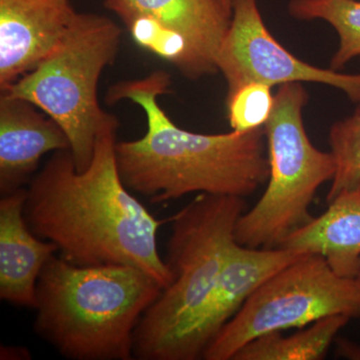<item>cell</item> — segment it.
<instances>
[{
	"label": "cell",
	"instance_id": "cell-14",
	"mask_svg": "<svg viewBox=\"0 0 360 360\" xmlns=\"http://www.w3.org/2000/svg\"><path fill=\"white\" fill-rule=\"evenodd\" d=\"M277 248L321 255L336 274L355 278L360 266V193L340 194Z\"/></svg>",
	"mask_w": 360,
	"mask_h": 360
},
{
	"label": "cell",
	"instance_id": "cell-10",
	"mask_svg": "<svg viewBox=\"0 0 360 360\" xmlns=\"http://www.w3.org/2000/svg\"><path fill=\"white\" fill-rule=\"evenodd\" d=\"M302 255L284 248H250L234 243L210 300L182 342L177 360L202 359L210 342L258 286Z\"/></svg>",
	"mask_w": 360,
	"mask_h": 360
},
{
	"label": "cell",
	"instance_id": "cell-7",
	"mask_svg": "<svg viewBox=\"0 0 360 360\" xmlns=\"http://www.w3.org/2000/svg\"><path fill=\"white\" fill-rule=\"evenodd\" d=\"M333 315L360 317L359 283L336 274L321 255L302 253L258 286L210 342L202 359L232 360L259 336L302 329Z\"/></svg>",
	"mask_w": 360,
	"mask_h": 360
},
{
	"label": "cell",
	"instance_id": "cell-16",
	"mask_svg": "<svg viewBox=\"0 0 360 360\" xmlns=\"http://www.w3.org/2000/svg\"><path fill=\"white\" fill-rule=\"evenodd\" d=\"M288 11L296 20H322L335 27L340 47L331 59V70H340L348 61L360 56V1L291 0Z\"/></svg>",
	"mask_w": 360,
	"mask_h": 360
},
{
	"label": "cell",
	"instance_id": "cell-4",
	"mask_svg": "<svg viewBox=\"0 0 360 360\" xmlns=\"http://www.w3.org/2000/svg\"><path fill=\"white\" fill-rule=\"evenodd\" d=\"M245 208L243 198L200 193L170 217L165 262L172 281L137 326L135 359L177 360L236 243V227Z\"/></svg>",
	"mask_w": 360,
	"mask_h": 360
},
{
	"label": "cell",
	"instance_id": "cell-13",
	"mask_svg": "<svg viewBox=\"0 0 360 360\" xmlns=\"http://www.w3.org/2000/svg\"><path fill=\"white\" fill-rule=\"evenodd\" d=\"M26 188L1 196L0 200V298L35 309L37 285L58 246L35 236L25 219Z\"/></svg>",
	"mask_w": 360,
	"mask_h": 360
},
{
	"label": "cell",
	"instance_id": "cell-8",
	"mask_svg": "<svg viewBox=\"0 0 360 360\" xmlns=\"http://www.w3.org/2000/svg\"><path fill=\"white\" fill-rule=\"evenodd\" d=\"M217 68L226 80V98L252 82L271 87L316 82L342 90L350 101L360 103V75L324 70L295 58L267 30L257 0H232L231 25L220 47Z\"/></svg>",
	"mask_w": 360,
	"mask_h": 360
},
{
	"label": "cell",
	"instance_id": "cell-2",
	"mask_svg": "<svg viewBox=\"0 0 360 360\" xmlns=\"http://www.w3.org/2000/svg\"><path fill=\"white\" fill-rule=\"evenodd\" d=\"M172 77L156 70L139 79L111 85L105 103L130 101L144 111L146 134L117 141L115 158L125 186L151 203L198 193L245 198L269 180L264 127L229 134H201L180 129L161 108Z\"/></svg>",
	"mask_w": 360,
	"mask_h": 360
},
{
	"label": "cell",
	"instance_id": "cell-15",
	"mask_svg": "<svg viewBox=\"0 0 360 360\" xmlns=\"http://www.w3.org/2000/svg\"><path fill=\"white\" fill-rule=\"evenodd\" d=\"M350 317L333 315L283 336L281 331L266 333L239 349L232 360H319L328 354L331 343Z\"/></svg>",
	"mask_w": 360,
	"mask_h": 360
},
{
	"label": "cell",
	"instance_id": "cell-21",
	"mask_svg": "<svg viewBox=\"0 0 360 360\" xmlns=\"http://www.w3.org/2000/svg\"><path fill=\"white\" fill-rule=\"evenodd\" d=\"M355 281H356L357 283H359V288H360V266H359V272H357L356 276H355Z\"/></svg>",
	"mask_w": 360,
	"mask_h": 360
},
{
	"label": "cell",
	"instance_id": "cell-9",
	"mask_svg": "<svg viewBox=\"0 0 360 360\" xmlns=\"http://www.w3.org/2000/svg\"><path fill=\"white\" fill-rule=\"evenodd\" d=\"M104 6L124 25L148 18L182 37L184 77L198 79L219 71L217 58L231 20L219 0H105Z\"/></svg>",
	"mask_w": 360,
	"mask_h": 360
},
{
	"label": "cell",
	"instance_id": "cell-5",
	"mask_svg": "<svg viewBox=\"0 0 360 360\" xmlns=\"http://www.w3.org/2000/svg\"><path fill=\"white\" fill-rule=\"evenodd\" d=\"M122 34L106 16L77 13L51 53L1 91L30 101L58 123L78 172L89 167L101 132L117 122L101 108L97 87L103 71L115 63Z\"/></svg>",
	"mask_w": 360,
	"mask_h": 360
},
{
	"label": "cell",
	"instance_id": "cell-17",
	"mask_svg": "<svg viewBox=\"0 0 360 360\" xmlns=\"http://www.w3.org/2000/svg\"><path fill=\"white\" fill-rule=\"evenodd\" d=\"M329 144L336 169L326 198L328 203L340 194L360 193V108L331 127Z\"/></svg>",
	"mask_w": 360,
	"mask_h": 360
},
{
	"label": "cell",
	"instance_id": "cell-12",
	"mask_svg": "<svg viewBox=\"0 0 360 360\" xmlns=\"http://www.w3.org/2000/svg\"><path fill=\"white\" fill-rule=\"evenodd\" d=\"M70 149L63 129L26 101L1 92L0 96V193L25 188L42 156Z\"/></svg>",
	"mask_w": 360,
	"mask_h": 360
},
{
	"label": "cell",
	"instance_id": "cell-3",
	"mask_svg": "<svg viewBox=\"0 0 360 360\" xmlns=\"http://www.w3.org/2000/svg\"><path fill=\"white\" fill-rule=\"evenodd\" d=\"M162 288L125 264L82 266L54 255L37 285L34 330L68 359H134V333Z\"/></svg>",
	"mask_w": 360,
	"mask_h": 360
},
{
	"label": "cell",
	"instance_id": "cell-1",
	"mask_svg": "<svg viewBox=\"0 0 360 360\" xmlns=\"http://www.w3.org/2000/svg\"><path fill=\"white\" fill-rule=\"evenodd\" d=\"M117 122L97 137L94 158L78 172L70 149L56 151L26 188L25 219L39 238L70 264L131 265L165 288L172 281L160 257L158 219L123 184L115 158Z\"/></svg>",
	"mask_w": 360,
	"mask_h": 360
},
{
	"label": "cell",
	"instance_id": "cell-19",
	"mask_svg": "<svg viewBox=\"0 0 360 360\" xmlns=\"http://www.w3.org/2000/svg\"><path fill=\"white\" fill-rule=\"evenodd\" d=\"M0 359L2 360H27L32 359L30 350L25 347H1Z\"/></svg>",
	"mask_w": 360,
	"mask_h": 360
},
{
	"label": "cell",
	"instance_id": "cell-11",
	"mask_svg": "<svg viewBox=\"0 0 360 360\" xmlns=\"http://www.w3.org/2000/svg\"><path fill=\"white\" fill-rule=\"evenodd\" d=\"M77 14L70 0H0V91L51 53Z\"/></svg>",
	"mask_w": 360,
	"mask_h": 360
},
{
	"label": "cell",
	"instance_id": "cell-20",
	"mask_svg": "<svg viewBox=\"0 0 360 360\" xmlns=\"http://www.w3.org/2000/svg\"><path fill=\"white\" fill-rule=\"evenodd\" d=\"M219 1L225 11H226V13L232 15V0H219Z\"/></svg>",
	"mask_w": 360,
	"mask_h": 360
},
{
	"label": "cell",
	"instance_id": "cell-18",
	"mask_svg": "<svg viewBox=\"0 0 360 360\" xmlns=\"http://www.w3.org/2000/svg\"><path fill=\"white\" fill-rule=\"evenodd\" d=\"M232 130L248 132L266 124L274 110L271 86L258 82L246 84L226 98Z\"/></svg>",
	"mask_w": 360,
	"mask_h": 360
},
{
	"label": "cell",
	"instance_id": "cell-6",
	"mask_svg": "<svg viewBox=\"0 0 360 360\" xmlns=\"http://www.w3.org/2000/svg\"><path fill=\"white\" fill-rule=\"evenodd\" d=\"M309 94L300 82L281 84L264 125L269 144V177L264 195L236 227V241L250 248H277L314 219L309 207L324 182L333 180L331 153L310 142L302 110Z\"/></svg>",
	"mask_w": 360,
	"mask_h": 360
}]
</instances>
